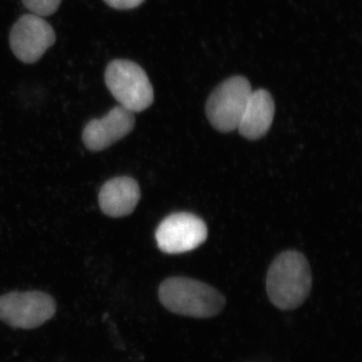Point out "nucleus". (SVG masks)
<instances>
[{"label":"nucleus","mask_w":362,"mask_h":362,"mask_svg":"<svg viewBox=\"0 0 362 362\" xmlns=\"http://www.w3.org/2000/svg\"><path fill=\"white\" fill-rule=\"evenodd\" d=\"M207 226L199 216L178 213L168 216L157 228V246L166 254H183L206 242Z\"/></svg>","instance_id":"obj_6"},{"label":"nucleus","mask_w":362,"mask_h":362,"mask_svg":"<svg viewBox=\"0 0 362 362\" xmlns=\"http://www.w3.org/2000/svg\"><path fill=\"white\" fill-rule=\"evenodd\" d=\"M57 304L40 291L11 292L0 296V320L21 329H35L54 317Z\"/></svg>","instance_id":"obj_5"},{"label":"nucleus","mask_w":362,"mask_h":362,"mask_svg":"<svg viewBox=\"0 0 362 362\" xmlns=\"http://www.w3.org/2000/svg\"><path fill=\"white\" fill-rule=\"evenodd\" d=\"M56 42L54 28L35 14H25L16 21L9 35L14 56L25 64L39 61Z\"/></svg>","instance_id":"obj_7"},{"label":"nucleus","mask_w":362,"mask_h":362,"mask_svg":"<svg viewBox=\"0 0 362 362\" xmlns=\"http://www.w3.org/2000/svg\"><path fill=\"white\" fill-rule=\"evenodd\" d=\"M159 301L171 313L190 318L218 316L226 306V298L211 286L185 277H171L161 283Z\"/></svg>","instance_id":"obj_2"},{"label":"nucleus","mask_w":362,"mask_h":362,"mask_svg":"<svg viewBox=\"0 0 362 362\" xmlns=\"http://www.w3.org/2000/svg\"><path fill=\"white\" fill-rule=\"evenodd\" d=\"M275 116V102L268 90H252L237 129L249 140H258L270 130Z\"/></svg>","instance_id":"obj_10"},{"label":"nucleus","mask_w":362,"mask_h":362,"mask_svg":"<svg viewBox=\"0 0 362 362\" xmlns=\"http://www.w3.org/2000/svg\"><path fill=\"white\" fill-rule=\"evenodd\" d=\"M61 2L62 0H23V6L40 18L56 13Z\"/></svg>","instance_id":"obj_11"},{"label":"nucleus","mask_w":362,"mask_h":362,"mask_svg":"<svg viewBox=\"0 0 362 362\" xmlns=\"http://www.w3.org/2000/svg\"><path fill=\"white\" fill-rule=\"evenodd\" d=\"M267 294L280 310L299 308L310 295L312 273L304 255L287 251L279 255L267 274Z\"/></svg>","instance_id":"obj_1"},{"label":"nucleus","mask_w":362,"mask_h":362,"mask_svg":"<svg viewBox=\"0 0 362 362\" xmlns=\"http://www.w3.org/2000/svg\"><path fill=\"white\" fill-rule=\"evenodd\" d=\"M141 192L137 181L128 176L112 178L102 187L99 206L106 216L122 218L132 214L140 201Z\"/></svg>","instance_id":"obj_9"},{"label":"nucleus","mask_w":362,"mask_h":362,"mask_svg":"<svg viewBox=\"0 0 362 362\" xmlns=\"http://www.w3.org/2000/svg\"><path fill=\"white\" fill-rule=\"evenodd\" d=\"M109 6L115 9H132L139 6L144 0H104Z\"/></svg>","instance_id":"obj_12"},{"label":"nucleus","mask_w":362,"mask_h":362,"mask_svg":"<svg viewBox=\"0 0 362 362\" xmlns=\"http://www.w3.org/2000/svg\"><path fill=\"white\" fill-rule=\"evenodd\" d=\"M252 90L247 78L235 76L221 83L206 103V116L214 129L232 132L239 126Z\"/></svg>","instance_id":"obj_4"},{"label":"nucleus","mask_w":362,"mask_h":362,"mask_svg":"<svg viewBox=\"0 0 362 362\" xmlns=\"http://www.w3.org/2000/svg\"><path fill=\"white\" fill-rule=\"evenodd\" d=\"M105 83L120 106L133 113L146 110L154 101V90L141 66L128 59H114L105 71Z\"/></svg>","instance_id":"obj_3"},{"label":"nucleus","mask_w":362,"mask_h":362,"mask_svg":"<svg viewBox=\"0 0 362 362\" xmlns=\"http://www.w3.org/2000/svg\"><path fill=\"white\" fill-rule=\"evenodd\" d=\"M135 126L133 112L122 106L114 107L100 119H93L83 131V142L90 151L99 152L123 139Z\"/></svg>","instance_id":"obj_8"}]
</instances>
